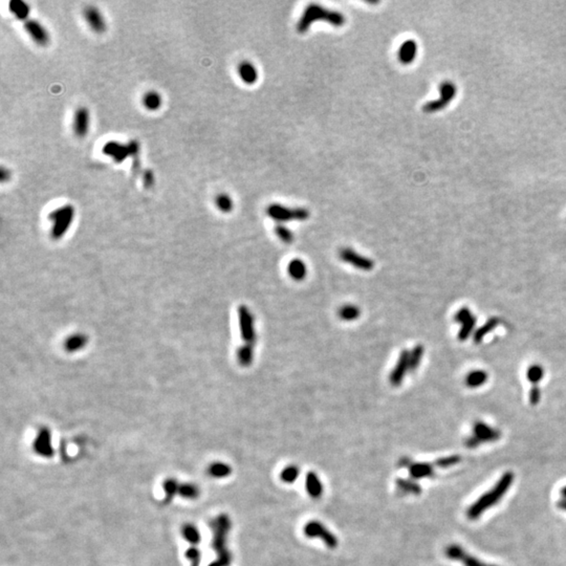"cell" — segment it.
<instances>
[{
  "label": "cell",
  "instance_id": "cell-32",
  "mask_svg": "<svg viewBox=\"0 0 566 566\" xmlns=\"http://www.w3.org/2000/svg\"><path fill=\"white\" fill-rule=\"evenodd\" d=\"M8 6H10V11L17 17V18L24 20L28 19V17L30 15V6L28 3L20 1V0H15V1H11Z\"/></svg>",
  "mask_w": 566,
  "mask_h": 566
},
{
  "label": "cell",
  "instance_id": "cell-5",
  "mask_svg": "<svg viewBox=\"0 0 566 566\" xmlns=\"http://www.w3.org/2000/svg\"><path fill=\"white\" fill-rule=\"evenodd\" d=\"M267 214L278 223L304 222L311 216V212L306 208H289L280 203H272L267 208Z\"/></svg>",
  "mask_w": 566,
  "mask_h": 566
},
{
  "label": "cell",
  "instance_id": "cell-27",
  "mask_svg": "<svg viewBox=\"0 0 566 566\" xmlns=\"http://www.w3.org/2000/svg\"><path fill=\"white\" fill-rule=\"evenodd\" d=\"M182 536L186 541L189 542L191 545L195 546L200 542V534L199 530L195 525L191 523L184 524L182 527Z\"/></svg>",
  "mask_w": 566,
  "mask_h": 566
},
{
  "label": "cell",
  "instance_id": "cell-46",
  "mask_svg": "<svg viewBox=\"0 0 566 566\" xmlns=\"http://www.w3.org/2000/svg\"><path fill=\"white\" fill-rule=\"evenodd\" d=\"M558 506H559V508H560L561 510H564V511H566V499H562V500H560V501H559V503H558Z\"/></svg>",
  "mask_w": 566,
  "mask_h": 566
},
{
  "label": "cell",
  "instance_id": "cell-42",
  "mask_svg": "<svg viewBox=\"0 0 566 566\" xmlns=\"http://www.w3.org/2000/svg\"><path fill=\"white\" fill-rule=\"evenodd\" d=\"M459 462V457L458 456H450V457H446V458H441L438 459L436 462V465L440 468H446V467H450V466H453L455 464H457Z\"/></svg>",
  "mask_w": 566,
  "mask_h": 566
},
{
  "label": "cell",
  "instance_id": "cell-45",
  "mask_svg": "<svg viewBox=\"0 0 566 566\" xmlns=\"http://www.w3.org/2000/svg\"><path fill=\"white\" fill-rule=\"evenodd\" d=\"M10 171L7 169H5L4 167H1V169H0V180H1L2 183H5L6 181L10 180Z\"/></svg>",
  "mask_w": 566,
  "mask_h": 566
},
{
  "label": "cell",
  "instance_id": "cell-22",
  "mask_svg": "<svg viewBox=\"0 0 566 566\" xmlns=\"http://www.w3.org/2000/svg\"><path fill=\"white\" fill-rule=\"evenodd\" d=\"M408 469L413 479H422L434 475L433 467L427 463H411Z\"/></svg>",
  "mask_w": 566,
  "mask_h": 566
},
{
  "label": "cell",
  "instance_id": "cell-34",
  "mask_svg": "<svg viewBox=\"0 0 566 566\" xmlns=\"http://www.w3.org/2000/svg\"><path fill=\"white\" fill-rule=\"evenodd\" d=\"M180 484L178 480L174 478H168L164 481L163 488L165 491V502L169 503L175 497L176 494H179Z\"/></svg>",
  "mask_w": 566,
  "mask_h": 566
},
{
  "label": "cell",
  "instance_id": "cell-44",
  "mask_svg": "<svg viewBox=\"0 0 566 566\" xmlns=\"http://www.w3.org/2000/svg\"><path fill=\"white\" fill-rule=\"evenodd\" d=\"M540 397H541V392H540V389H539L537 386H534L532 389H530L529 391V402L532 405H537L540 401Z\"/></svg>",
  "mask_w": 566,
  "mask_h": 566
},
{
  "label": "cell",
  "instance_id": "cell-31",
  "mask_svg": "<svg viewBox=\"0 0 566 566\" xmlns=\"http://www.w3.org/2000/svg\"><path fill=\"white\" fill-rule=\"evenodd\" d=\"M499 322L500 321H499L498 318H491V319L486 323H484L479 330H476V332L474 334V342L480 343L486 334L491 332L493 330L496 329L497 325L499 324Z\"/></svg>",
  "mask_w": 566,
  "mask_h": 566
},
{
  "label": "cell",
  "instance_id": "cell-18",
  "mask_svg": "<svg viewBox=\"0 0 566 566\" xmlns=\"http://www.w3.org/2000/svg\"><path fill=\"white\" fill-rule=\"evenodd\" d=\"M84 18L90 28L98 34L106 31V22L102 13L95 6H87L83 12Z\"/></svg>",
  "mask_w": 566,
  "mask_h": 566
},
{
  "label": "cell",
  "instance_id": "cell-47",
  "mask_svg": "<svg viewBox=\"0 0 566 566\" xmlns=\"http://www.w3.org/2000/svg\"><path fill=\"white\" fill-rule=\"evenodd\" d=\"M208 566H223V565H222V563H220L218 560H215V561H213L212 563H210Z\"/></svg>",
  "mask_w": 566,
  "mask_h": 566
},
{
  "label": "cell",
  "instance_id": "cell-16",
  "mask_svg": "<svg viewBox=\"0 0 566 566\" xmlns=\"http://www.w3.org/2000/svg\"><path fill=\"white\" fill-rule=\"evenodd\" d=\"M90 111L86 107L76 109L73 119V131L78 138H84L90 130Z\"/></svg>",
  "mask_w": 566,
  "mask_h": 566
},
{
  "label": "cell",
  "instance_id": "cell-12",
  "mask_svg": "<svg viewBox=\"0 0 566 566\" xmlns=\"http://www.w3.org/2000/svg\"><path fill=\"white\" fill-rule=\"evenodd\" d=\"M446 556L451 560L459 561L464 566H495L483 563L481 560L469 555L463 547L457 544H451L446 548Z\"/></svg>",
  "mask_w": 566,
  "mask_h": 566
},
{
  "label": "cell",
  "instance_id": "cell-48",
  "mask_svg": "<svg viewBox=\"0 0 566 566\" xmlns=\"http://www.w3.org/2000/svg\"><path fill=\"white\" fill-rule=\"evenodd\" d=\"M561 496L563 497V499H566V486L561 490Z\"/></svg>",
  "mask_w": 566,
  "mask_h": 566
},
{
  "label": "cell",
  "instance_id": "cell-20",
  "mask_svg": "<svg viewBox=\"0 0 566 566\" xmlns=\"http://www.w3.org/2000/svg\"><path fill=\"white\" fill-rule=\"evenodd\" d=\"M305 488L309 496L314 499L321 498L323 494V484L315 472H308L305 479Z\"/></svg>",
  "mask_w": 566,
  "mask_h": 566
},
{
  "label": "cell",
  "instance_id": "cell-6",
  "mask_svg": "<svg viewBox=\"0 0 566 566\" xmlns=\"http://www.w3.org/2000/svg\"><path fill=\"white\" fill-rule=\"evenodd\" d=\"M303 532L307 538L320 539V540H322L325 543L327 547L331 548V550L338 546L339 542L337 537H335L323 523H321L320 521L316 520L309 521V522L305 524Z\"/></svg>",
  "mask_w": 566,
  "mask_h": 566
},
{
  "label": "cell",
  "instance_id": "cell-7",
  "mask_svg": "<svg viewBox=\"0 0 566 566\" xmlns=\"http://www.w3.org/2000/svg\"><path fill=\"white\" fill-rule=\"evenodd\" d=\"M499 437H500V432L498 430L490 427L489 424H486L482 422H477L475 423L473 427V436L469 437V439L466 441V444L468 447L474 448L479 446V444L481 443H484V441L489 443V441L497 440Z\"/></svg>",
  "mask_w": 566,
  "mask_h": 566
},
{
  "label": "cell",
  "instance_id": "cell-43",
  "mask_svg": "<svg viewBox=\"0 0 566 566\" xmlns=\"http://www.w3.org/2000/svg\"><path fill=\"white\" fill-rule=\"evenodd\" d=\"M143 184L145 186V188L150 189L153 187L154 185V175L153 172L151 170H146L143 174Z\"/></svg>",
  "mask_w": 566,
  "mask_h": 566
},
{
  "label": "cell",
  "instance_id": "cell-26",
  "mask_svg": "<svg viewBox=\"0 0 566 566\" xmlns=\"http://www.w3.org/2000/svg\"><path fill=\"white\" fill-rule=\"evenodd\" d=\"M488 381V374L483 370H474L466 377V385L469 388H478Z\"/></svg>",
  "mask_w": 566,
  "mask_h": 566
},
{
  "label": "cell",
  "instance_id": "cell-11",
  "mask_svg": "<svg viewBox=\"0 0 566 566\" xmlns=\"http://www.w3.org/2000/svg\"><path fill=\"white\" fill-rule=\"evenodd\" d=\"M454 321L462 325L461 330L458 332V340L466 341L469 337H470L471 332L474 330L476 324V318L472 315L470 309L467 307H463L461 309H458V312L455 314Z\"/></svg>",
  "mask_w": 566,
  "mask_h": 566
},
{
  "label": "cell",
  "instance_id": "cell-10",
  "mask_svg": "<svg viewBox=\"0 0 566 566\" xmlns=\"http://www.w3.org/2000/svg\"><path fill=\"white\" fill-rule=\"evenodd\" d=\"M341 260L344 262L349 263L352 267H355L362 271H371L375 267V262L370 258L365 257V256L357 253L355 250L350 249V247H344L339 253Z\"/></svg>",
  "mask_w": 566,
  "mask_h": 566
},
{
  "label": "cell",
  "instance_id": "cell-9",
  "mask_svg": "<svg viewBox=\"0 0 566 566\" xmlns=\"http://www.w3.org/2000/svg\"><path fill=\"white\" fill-rule=\"evenodd\" d=\"M439 92H440V98L438 100H433L428 102L427 104H424L423 108L424 112L432 113L446 107L449 102L455 96L456 87L453 83L446 81L441 83L439 87Z\"/></svg>",
  "mask_w": 566,
  "mask_h": 566
},
{
  "label": "cell",
  "instance_id": "cell-17",
  "mask_svg": "<svg viewBox=\"0 0 566 566\" xmlns=\"http://www.w3.org/2000/svg\"><path fill=\"white\" fill-rule=\"evenodd\" d=\"M103 153L112 157L116 163L121 164L130 156V149L128 144H122L120 142L110 141L104 145Z\"/></svg>",
  "mask_w": 566,
  "mask_h": 566
},
{
  "label": "cell",
  "instance_id": "cell-25",
  "mask_svg": "<svg viewBox=\"0 0 566 566\" xmlns=\"http://www.w3.org/2000/svg\"><path fill=\"white\" fill-rule=\"evenodd\" d=\"M207 473L209 476L214 477V478H225L231 475L232 468L228 464L225 463H213L208 467Z\"/></svg>",
  "mask_w": 566,
  "mask_h": 566
},
{
  "label": "cell",
  "instance_id": "cell-2",
  "mask_svg": "<svg viewBox=\"0 0 566 566\" xmlns=\"http://www.w3.org/2000/svg\"><path fill=\"white\" fill-rule=\"evenodd\" d=\"M324 21L331 24L334 28H341L346 22L345 16L339 12L326 8L320 4L311 3L308 4L297 24V31L300 34H305L314 22Z\"/></svg>",
  "mask_w": 566,
  "mask_h": 566
},
{
  "label": "cell",
  "instance_id": "cell-37",
  "mask_svg": "<svg viewBox=\"0 0 566 566\" xmlns=\"http://www.w3.org/2000/svg\"><path fill=\"white\" fill-rule=\"evenodd\" d=\"M215 206L223 213H230L234 208V202L230 195L226 193H222L215 197Z\"/></svg>",
  "mask_w": 566,
  "mask_h": 566
},
{
  "label": "cell",
  "instance_id": "cell-39",
  "mask_svg": "<svg viewBox=\"0 0 566 566\" xmlns=\"http://www.w3.org/2000/svg\"><path fill=\"white\" fill-rule=\"evenodd\" d=\"M543 376H544V370L540 365L535 364V365H532L527 368L526 378L534 385H536L540 382L541 379L543 378Z\"/></svg>",
  "mask_w": 566,
  "mask_h": 566
},
{
  "label": "cell",
  "instance_id": "cell-8",
  "mask_svg": "<svg viewBox=\"0 0 566 566\" xmlns=\"http://www.w3.org/2000/svg\"><path fill=\"white\" fill-rule=\"evenodd\" d=\"M238 319H239V330L242 340L246 344L253 345L256 340L254 317L245 305H240L238 308Z\"/></svg>",
  "mask_w": 566,
  "mask_h": 566
},
{
  "label": "cell",
  "instance_id": "cell-30",
  "mask_svg": "<svg viewBox=\"0 0 566 566\" xmlns=\"http://www.w3.org/2000/svg\"><path fill=\"white\" fill-rule=\"evenodd\" d=\"M87 343V337L84 334H73L69 337L64 344V348L68 352H74L82 349Z\"/></svg>",
  "mask_w": 566,
  "mask_h": 566
},
{
  "label": "cell",
  "instance_id": "cell-35",
  "mask_svg": "<svg viewBox=\"0 0 566 566\" xmlns=\"http://www.w3.org/2000/svg\"><path fill=\"white\" fill-rule=\"evenodd\" d=\"M424 346L421 344L417 345V346L413 347V349L409 352V370L410 371H415L418 369V367L420 366L422 359L424 357Z\"/></svg>",
  "mask_w": 566,
  "mask_h": 566
},
{
  "label": "cell",
  "instance_id": "cell-36",
  "mask_svg": "<svg viewBox=\"0 0 566 566\" xmlns=\"http://www.w3.org/2000/svg\"><path fill=\"white\" fill-rule=\"evenodd\" d=\"M199 489L196 484L193 483H181L179 489V495L185 499H196L199 496Z\"/></svg>",
  "mask_w": 566,
  "mask_h": 566
},
{
  "label": "cell",
  "instance_id": "cell-19",
  "mask_svg": "<svg viewBox=\"0 0 566 566\" xmlns=\"http://www.w3.org/2000/svg\"><path fill=\"white\" fill-rule=\"evenodd\" d=\"M418 55V43L413 39L404 41L399 48V61L404 65H409L414 61Z\"/></svg>",
  "mask_w": 566,
  "mask_h": 566
},
{
  "label": "cell",
  "instance_id": "cell-23",
  "mask_svg": "<svg viewBox=\"0 0 566 566\" xmlns=\"http://www.w3.org/2000/svg\"><path fill=\"white\" fill-rule=\"evenodd\" d=\"M287 271L289 276L296 281H302L305 278L307 273L305 263L299 258L293 259L288 263Z\"/></svg>",
  "mask_w": 566,
  "mask_h": 566
},
{
  "label": "cell",
  "instance_id": "cell-1",
  "mask_svg": "<svg viewBox=\"0 0 566 566\" xmlns=\"http://www.w3.org/2000/svg\"><path fill=\"white\" fill-rule=\"evenodd\" d=\"M514 481V474L512 472H507L501 476V478L498 480L496 485L484 493L482 496L477 499L473 505L468 509L467 516L469 519L475 520L479 518L485 511H488L492 507L496 506L497 503L505 497V495L510 490L511 485Z\"/></svg>",
  "mask_w": 566,
  "mask_h": 566
},
{
  "label": "cell",
  "instance_id": "cell-29",
  "mask_svg": "<svg viewBox=\"0 0 566 566\" xmlns=\"http://www.w3.org/2000/svg\"><path fill=\"white\" fill-rule=\"evenodd\" d=\"M396 489L403 495L406 494L419 495L421 493V486L412 479H403V478L397 479Z\"/></svg>",
  "mask_w": 566,
  "mask_h": 566
},
{
  "label": "cell",
  "instance_id": "cell-13",
  "mask_svg": "<svg viewBox=\"0 0 566 566\" xmlns=\"http://www.w3.org/2000/svg\"><path fill=\"white\" fill-rule=\"evenodd\" d=\"M35 453L41 457L49 458L54 455V448L51 446V434L47 428H41L33 443Z\"/></svg>",
  "mask_w": 566,
  "mask_h": 566
},
{
  "label": "cell",
  "instance_id": "cell-14",
  "mask_svg": "<svg viewBox=\"0 0 566 566\" xmlns=\"http://www.w3.org/2000/svg\"><path fill=\"white\" fill-rule=\"evenodd\" d=\"M24 30L38 46L46 47L49 42V35L44 26L37 20L29 19L24 22Z\"/></svg>",
  "mask_w": 566,
  "mask_h": 566
},
{
  "label": "cell",
  "instance_id": "cell-33",
  "mask_svg": "<svg viewBox=\"0 0 566 566\" xmlns=\"http://www.w3.org/2000/svg\"><path fill=\"white\" fill-rule=\"evenodd\" d=\"M340 319L344 321H355L361 315L360 308L353 304L344 305L339 309L338 313Z\"/></svg>",
  "mask_w": 566,
  "mask_h": 566
},
{
  "label": "cell",
  "instance_id": "cell-3",
  "mask_svg": "<svg viewBox=\"0 0 566 566\" xmlns=\"http://www.w3.org/2000/svg\"><path fill=\"white\" fill-rule=\"evenodd\" d=\"M213 532L212 547L217 554V560L223 566H230L232 562V555L227 546L228 534L231 529V520L226 514L219 515L211 522Z\"/></svg>",
  "mask_w": 566,
  "mask_h": 566
},
{
  "label": "cell",
  "instance_id": "cell-40",
  "mask_svg": "<svg viewBox=\"0 0 566 566\" xmlns=\"http://www.w3.org/2000/svg\"><path fill=\"white\" fill-rule=\"evenodd\" d=\"M275 233H276V235L278 236L279 239H280L281 241L284 242V243L289 244V243H291V242H293V241L295 240V236H294L293 232H291L288 228L284 227V226L281 225V224L276 225V227H275Z\"/></svg>",
  "mask_w": 566,
  "mask_h": 566
},
{
  "label": "cell",
  "instance_id": "cell-41",
  "mask_svg": "<svg viewBox=\"0 0 566 566\" xmlns=\"http://www.w3.org/2000/svg\"><path fill=\"white\" fill-rule=\"evenodd\" d=\"M186 558L190 560V566H199L201 560V553L195 546H191L185 553Z\"/></svg>",
  "mask_w": 566,
  "mask_h": 566
},
{
  "label": "cell",
  "instance_id": "cell-21",
  "mask_svg": "<svg viewBox=\"0 0 566 566\" xmlns=\"http://www.w3.org/2000/svg\"><path fill=\"white\" fill-rule=\"evenodd\" d=\"M238 75H239L242 82L247 85H253L258 80L257 69L249 61H243L238 65Z\"/></svg>",
  "mask_w": 566,
  "mask_h": 566
},
{
  "label": "cell",
  "instance_id": "cell-28",
  "mask_svg": "<svg viewBox=\"0 0 566 566\" xmlns=\"http://www.w3.org/2000/svg\"><path fill=\"white\" fill-rule=\"evenodd\" d=\"M237 359L239 364L243 367H247L252 364L254 359V347L252 344H243L237 351Z\"/></svg>",
  "mask_w": 566,
  "mask_h": 566
},
{
  "label": "cell",
  "instance_id": "cell-38",
  "mask_svg": "<svg viewBox=\"0 0 566 566\" xmlns=\"http://www.w3.org/2000/svg\"><path fill=\"white\" fill-rule=\"evenodd\" d=\"M300 470L299 468L295 465H289L287 467H285L280 473V478L283 482H286V483H291L297 480L298 476H299Z\"/></svg>",
  "mask_w": 566,
  "mask_h": 566
},
{
  "label": "cell",
  "instance_id": "cell-24",
  "mask_svg": "<svg viewBox=\"0 0 566 566\" xmlns=\"http://www.w3.org/2000/svg\"><path fill=\"white\" fill-rule=\"evenodd\" d=\"M142 102H143L144 107L147 110L156 111L162 107L163 99H162V95L157 92L150 91L144 94L143 99H142Z\"/></svg>",
  "mask_w": 566,
  "mask_h": 566
},
{
  "label": "cell",
  "instance_id": "cell-15",
  "mask_svg": "<svg viewBox=\"0 0 566 566\" xmlns=\"http://www.w3.org/2000/svg\"><path fill=\"white\" fill-rule=\"evenodd\" d=\"M409 350L404 349L402 350L401 355L399 357V360H397L396 364L393 368V370L391 371L390 374V383L392 386H400L402 384V382L404 381V377L406 376V374L408 373L409 370Z\"/></svg>",
  "mask_w": 566,
  "mask_h": 566
},
{
  "label": "cell",
  "instance_id": "cell-4",
  "mask_svg": "<svg viewBox=\"0 0 566 566\" xmlns=\"http://www.w3.org/2000/svg\"><path fill=\"white\" fill-rule=\"evenodd\" d=\"M75 217V208L72 205H65L55 209L48 214V219L52 223L50 236L52 239L58 240L64 236L73 224Z\"/></svg>",
  "mask_w": 566,
  "mask_h": 566
}]
</instances>
